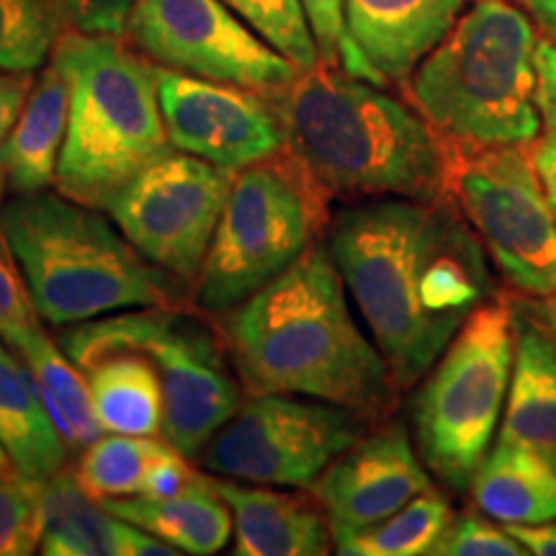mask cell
I'll list each match as a JSON object with an SVG mask.
<instances>
[{
	"label": "cell",
	"instance_id": "cell-9",
	"mask_svg": "<svg viewBox=\"0 0 556 556\" xmlns=\"http://www.w3.org/2000/svg\"><path fill=\"white\" fill-rule=\"evenodd\" d=\"M62 351L78 366L106 351L144 353L163 384V441L186 458L201 456L242 405L225 340L178 307L124 309L70 325Z\"/></svg>",
	"mask_w": 556,
	"mask_h": 556
},
{
	"label": "cell",
	"instance_id": "cell-27",
	"mask_svg": "<svg viewBox=\"0 0 556 556\" xmlns=\"http://www.w3.org/2000/svg\"><path fill=\"white\" fill-rule=\"evenodd\" d=\"M165 441L144 435L103 433L99 441L83 448L75 477L83 490L96 500L139 495L152 458Z\"/></svg>",
	"mask_w": 556,
	"mask_h": 556
},
{
	"label": "cell",
	"instance_id": "cell-30",
	"mask_svg": "<svg viewBox=\"0 0 556 556\" xmlns=\"http://www.w3.org/2000/svg\"><path fill=\"white\" fill-rule=\"evenodd\" d=\"M45 479L21 471L0 479V556H29L41 546Z\"/></svg>",
	"mask_w": 556,
	"mask_h": 556
},
{
	"label": "cell",
	"instance_id": "cell-18",
	"mask_svg": "<svg viewBox=\"0 0 556 556\" xmlns=\"http://www.w3.org/2000/svg\"><path fill=\"white\" fill-rule=\"evenodd\" d=\"M497 441L556 462V336L523 309H516V358Z\"/></svg>",
	"mask_w": 556,
	"mask_h": 556
},
{
	"label": "cell",
	"instance_id": "cell-12",
	"mask_svg": "<svg viewBox=\"0 0 556 556\" xmlns=\"http://www.w3.org/2000/svg\"><path fill=\"white\" fill-rule=\"evenodd\" d=\"M127 37L144 58L178 73L276 99L299 70L250 29L225 0H137Z\"/></svg>",
	"mask_w": 556,
	"mask_h": 556
},
{
	"label": "cell",
	"instance_id": "cell-23",
	"mask_svg": "<svg viewBox=\"0 0 556 556\" xmlns=\"http://www.w3.org/2000/svg\"><path fill=\"white\" fill-rule=\"evenodd\" d=\"M106 433L163 438V384L139 351H106L80 364Z\"/></svg>",
	"mask_w": 556,
	"mask_h": 556
},
{
	"label": "cell",
	"instance_id": "cell-20",
	"mask_svg": "<svg viewBox=\"0 0 556 556\" xmlns=\"http://www.w3.org/2000/svg\"><path fill=\"white\" fill-rule=\"evenodd\" d=\"M70 119V90L58 65L41 70L34 80L16 127L0 150V165L16 193H37L54 186L58 163L65 148Z\"/></svg>",
	"mask_w": 556,
	"mask_h": 556
},
{
	"label": "cell",
	"instance_id": "cell-29",
	"mask_svg": "<svg viewBox=\"0 0 556 556\" xmlns=\"http://www.w3.org/2000/svg\"><path fill=\"white\" fill-rule=\"evenodd\" d=\"M250 29L296 65L299 73L319 65V50L302 0H225Z\"/></svg>",
	"mask_w": 556,
	"mask_h": 556
},
{
	"label": "cell",
	"instance_id": "cell-8",
	"mask_svg": "<svg viewBox=\"0 0 556 556\" xmlns=\"http://www.w3.org/2000/svg\"><path fill=\"white\" fill-rule=\"evenodd\" d=\"M516 358V307L482 304L426 374L413 400L415 448L430 475L467 492L490 454Z\"/></svg>",
	"mask_w": 556,
	"mask_h": 556
},
{
	"label": "cell",
	"instance_id": "cell-5",
	"mask_svg": "<svg viewBox=\"0 0 556 556\" xmlns=\"http://www.w3.org/2000/svg\"><path fill=\"white\" fill-rule=\"evenodd\" d=\"M536 31L507 0H475L409 75V99L451 148L539 139Z\"/></svg>",
	"mask_w": 556,
	"mask_h": 556
},
{
	"label": "cell",
	"instance_id": "cell-32",
	"mask_svg": "<svg viewBox=\"0 0 556 556\" xmlns=\"http://www.w3.org/2000/svg\"><path fill=\"white\" fill-rule=\"evenodd\" d=\"M428 556H528V552L505 526H495L484 513L467 510L448 520Z\"/></svg>",
	"mask_w": 556,
	"mask_h": 556
},
{
	"label": "cell",
	"instance_id": "cell-40",
	"mask_svg": "<svg viewBox=\"0 0 556 556\" xmlns=\"http://www.w3.org/2000/svg\"><path fill=\"white\" fill-rule=\"evenodd\" d=\"M531 155H533V165H536L541 184H544V191L548 201H552L554 212H556V142L554 139H536L531 142Z\"/></svg>",
	"mask_w": 556,
	"mask_h": 556
},
{
	"label": "cell",
	"instance_id": "cell-1",
	"mask_svg": "<svg viewBox=\"0 0 556 556\" xmlns=\"http://www.w3.org/2000/svg\"><path fill=\"white\" fill-rule=\"evenodd\" d=\"M330 253L394 384L415 387L495 296L490 253L454 199H368L330 227Z\"/></svg>",
	"mask_w": 556,
	"mask_h": 556
},
{
	"label": "cell",
	"instance_id": "cell-31",
	"mask_svg": "<svg viewBox=\"0 0 556 556\" xmlns=\"http://www.w3.org/2000/svg\"><path fill=\"white\" fill-rule=\"evenodd\" d=\"M302 3L304 11H307L312 34H315L319 62L330 67H340L345 73L358 75V78L381 86L374 70L364 60V54L353 45L351 34H348L343 0H302Z\"/></svg>",
	"mask_w": 556,
	"mask_h": 556
},
{
	"label": "cell",
	"instance_id": "cell-2",
	"mask_svg": "<svg viewBox=\"0 0 556 556\" xmlns=\"http://www.w3.org/2000/svg\"><path fill=\"white\" fill-rule=\"evenodd\" d=\"M222 338L250 394H299L384 422L397 384L348 304L330 245L315 240L291 266L225 312Z\"/></svg>",
	"mask_w": 556,
	"mask_h": 556
},
{
	"label": "cell",
	"instance_id": "cell-7",
	"mask_svg": "<svg viewBox=\"0 0 556 556\" xmlns=\"http://www.w3.org/2000/svg\"><path fill=\"white\" fill-rule=\"evenodd\" d=\"M328 197L289 152L235 170L193 283L201 309L225 315L281 276L328 225Z\"/></svg>",
	"mask_w": 556,
	"mask_h": 556
},
{
	"label": "cell",
	"instance_id": "cell-4",
	"mask_svg": "<svg viewBox=\"0 0 556 556\" xmlns=\"http://www.w3.org/2000/svg\"><path fill=\"white\" fill-rule=\"evenodd\" d=\"M0 235L50 325L180 304L178 278L144 258L103 208L62 193H18L0 208Z\"/></svg>",
	"mask_w": 556,
	"mask_h": 556
},
{
	"label": "cell",
	"instance_id": "cell-38",
	"mask_svg": "<svg viewBox=\"0 0 556 556\" xmlns=\"http://www.w3.org/2000/svg\"><path fill=\"white\" fill-rule=\"evenodd\" d=\"M116 554L119 556H178L176 546L165 544L155 533L144 531L129 520L119 518V531H116Z\"/></svg>",
	"mask_w": 556,
	"mask_h": 556
},
{
	"label": "cell",
	"instance_id": "cell-16",
	"mask_svg": "<svg viewBox=\"0 0 556 556\" xmlns=\"http://www.w3.org/2000/svg\"><path fill=\"white\" fill-rule=\"evenodd\" d=\"M345 24L381 86L405 83L451 31L467 0H343Z\"/></svg>",
	"mask_w": 556,
	"mask_h": 556
},
{
	"label": "cell",
	"instance_id": "cell-13",
	"mask_svg": "<svg viewBox=\"0 0 556 556\" xmlns=\"http://www.w3.org/2000/svg\"><path fill=\"white\" fill-rule=\"evenodd\" d=\"M235 170L168 152L124 186L106 214L139 253L184 283H197Z\"/></svg>",
	"mask_w": 556,
	"mask_h": 556
},
{
	"label": "cell",
	"instance_id": "cell-11",
	"mask_svg": "<svg viewBox=\"0 0 556 556\" xmlns=\"http://www.w3.org/2000/svg\"><path fill=\"white\" fill-rule=\"evenodd\" d=\"M366 426V417L323 400L250 394L201 451V464L235 482L309 490Z\"/></svg>",
	"mask_w": 556,
	"mask_h": 556
},
{
	"label": "cell",
	"instance_id": "cell-43",
	"mask_svg": "<svg viewBox=\"0 0 556 556\" xmlns=\"http://www.w3.org/2000/svg\"><path fill=\"white\" fill-rule=\"evenodd\" d=\"M13 471H16V467H13V462H11L9 451H5V448H3V443H0V479L11 477Z\"/></svg>",
	"mask_w": 556,
	"mask_h": 556
},
{
	"label": "cell",
	"instance_id": "cell-35",
	"mask_svg": "<svg viewBox=\"0 0 556 556\" xmlns=\"http://www.w3.org/2000/svg\"><path fill=\"white\" fill-rule=\"evenodd\" d=\"M199 471L189 467V458L180 451H176L170 443H163L160 454L152 458L148 475H144V484L139 495L144 497H173L189 490Z\"/></svg>",
	"mask_w": 556,
	"mask_h": 556
},
{
	"label": "cell",
	"instance_id": "cell-19",
	"mask_svg": "<svg viewBox=\"0 0 556 556\" xmlns=\"http://www.w3.org/2000/svg\"><path fill=\"white\" fill-rule=\"evenodd\" d=\"M101 505L116 518L155 533L180 554L208 556L227 546L232 536V510L217 492L214 479L197 477L189 490L173 497H109Z\"/></svg>",
	"mask_w": 556,
	"mask_h": 556
},
{
	"label": "cell",
	"instance_id": "cell-33",
	"mask_svg": "<svg viewBox=\"0 0 556 556\" xmlns=\"http://www.w3.org/2000/svg\"><path fill=\"white\" fill-rule=\"evenodd\" d=\"M37 325L39 312L34 307L29 283L21 274L9 242L0 235V340L13 348Z\"/></svg>",
	"mask_w": 556,
	"mask_h": 556
},
{
	"label": "cell",
	"instance_id": "cell-42",
	"mask_svg": "<svg viewBox=\"0 0 556 556\" xmlns=\"http://www.w3.org/2000/svg\"><path fill=\"white\" fill-rule=\"evenodd\" d=\"M520 309L528 312L531 317H536L544 328L556 336V294L554 296H528L526 302H520Z\"/></svg>",
	"mask_w": 556,
	"mask_h": 556
},
{
	"label": "cell",
	"instance_id": "cell-17",
	"mask_svg": "<svg viewBox=\"0 0 556 556\" xmlns=\"http://www.w3.org/2000/svg\"><path fill=\"white\" fill-rule=\"evenodd\" d=\"M214 484L232 510L238 556H323L336 546L319 503L274 492L266 484L245 486L235 479H214Z\"/></svg>",
	"mask_w": 556,
	"mask_h": 556
},
{
	"label": "cell",
	"instance_id": "cell-37",
	"mask_svg": "<svg viewBox=\"0 0 556 556\" xmlns=\"http://www.w3.org/2000/svg\"><path fill=\"white\" fill-rule=\"evenodd\" d=\"M31 88V73H5V70H0V150H3L13 127H16Z\"/></svg>",
	"mask_w": 556,
	"mask_h": 556
},
{
	"label": "cell",
	"instance_id": "cell-34",
	"mask_svg": "<svg viewBox=\"0 0 556 556\" xmlns=\"http://www.w3.org/2000/svg\"><path fill=\"white\" fill-rule=\"evenodd\" d=\"M58 13L62 29L93 34V37H124L137 0H47Z\"/></svg>",
	"mask_w": 556,
	"mask_h": 556
},
{
	"label": "cell",
	"instance_id": "cell-41",
	"mask_svg": "<svg viewBox=\"0 0 556 556\" xmlns=\"http://www.w3.org/2000/svg\"><path fill=\"white\" fill-rule=\"evenodd\" d=\"M516 5L546 34V39L556 41V0H516Z\"/></svg>",
	"mask_w": 556,
	"mask_h": 556
},
{
	"label": "cell",
	"instance_id": "cell-3",
	"mask_svg": "<svg viewBox=\"0 0 556 556\" xmlns=\"http://www.w3.org/2000/svg\"><path fill=\"white\" fill-rule=\"evenodd\" d=\"M283 152L328 199H441L448 144L417 109L319 62L274 99Z\"/></svg>",
	"mask_w": 556,
	"mask_h": 556
},
{
	"label": "cell",
	"instance_id": "cell-10",
	"mask_svg": "<svg viewBox=\"0 0 556 556\" xmlns=\"http://www.w3.org/2000/svg\"><path fill=\"white\" fill-rule=\"evenodd\" d=\"M448 197L513 289L526 296L556 294V212L531 144L486 150L448 144Z\"/></svg>",
	"mask_w": 556,
	"mask_h": 556
},
{
	"label": "cell",
	"instance_id": "cell-28",
	"mask_svg": "<svg viewBox=\"0 0 556 556\" xmlns=\"http://www.w3.org/2000/svg\"><path fill=\"white\" fill-rule=\"evenodd\" d=\"M60 31L47 0H0V70L34 73L52 54Z\"/></svg>",
	"mask_w": 556,
	"mask_h": 556
},
{
	"label": "cell",
	"instance_id": "cell-39",
	"mask_svg": "<svg viewBox=\"0 0 556 556\" xmlns=\"http://www.w3.org/2000/svg\"><path fill=\"white\" fill-rule=\"evenodd\" d=\"M507 533L520 541V546L533 556H556V518L546 523H505Z\"/></svg>",
	"mask_w": 556,
	"mask_h": 556
},
{
	"label": "cell",
	"instance_id": "cell-36",
	"mask_svg": "<svg viewBox=\"0 0 556 556\" xmlns=\"http://www.w3.org/2000/svg\"><path fill=\"white\" fill-rule=\"evenodd\" d=\"M536 106L546 137L556 142V41L536 45Z\"/></svg>",
	"mask_w": 556,
	"mask_h": 556
},
{
	"label": "cell",
	"instance_id": "cell-44",
	"mask_svg": "<svg viewBox=\"0 0 556 556\" xmlns=\"http://www.w3.org/2000/svg\"><path fill=\"white\" fill-rule=\"evenodd\" d=\"M5 189H9V173H5L3 165H0V201L5 197Z\"/></svg>",
	"mask_w": 556,
	"mask_h": 556
},
{
	"label": "cell",
	"instance_id": "cell-15",
	"mask_svg": "<svg viewBox=\"0 0 556 556\" xmlns=\"http://www.w3.org/2000/svg\"><path fill=\"white\" fill-rule=\"evenodd\" d=\"M430 486L428 467L402 422H387L343 451L309 486L332 541L384 520Z\"/></svg>",
	"mask_w": 556,
	"mask_h": 556
},
{
	"label": "cell",
	"instance_id": "cell-25",
	"mask_svg": "<svg viewBox=\"0 0 556 556\" xmlns=\"http://www.w3.org/2000/svg\"><path fill=\"white\" fill-rule=\"evenodd\" d=\"M119 518L88 495L75 471L60 469L45 479L41 495V546L45 556H119Z\"/></svg>",
	"mask_w": 556,
	"mask_h": 556
},
{
	"label": "cell",
	"instance_id": "cell-24",
	"mask_svg": "<svg viewBox=\"0 0 556 556\" xmlns=\"http://www.w3.org/2000/svg\"><path fill=\"white\" fill-rule=\"evenodd\" d=\"M18 358L29 366L34 384H37L47 413L52 415L62 441L70 451H83L90 443L99 441L106 433L101 428L93 409V397L83 368L60 351L47 336L45 328L37 325L13 345Z\"/></svg>",
	"mask_w": 556,
	"mask_h": 556
},
{
	"label": "cell",
	"instance_id": "cell-21",
	"mask_svg": "<svg viewBox=\"0 0 556 556\" xmlns=\"http://www.w3.org/2000/svg\"><path fill=\"white\" fill-rule=\"evenodd\" d=\"M469 492L477 510L497 523H546L556 518V462L520 443L497 441Z\"/></svg>",
	"mask_w": 556,
	"mask_h": 556
},
{
	"label": "cell",
	"instance_id": "cell-22",
	"mask_svg": "<svg viewBox=\"0 0 556 556\" xmlns=\"http://www.w3.org/2000/svg\"><path fill=\"white\" fill-rule=\"evenodd\" d=\"M0 443L13 467L31 479H50L65 469L67 443L62 441L29 366L0 340Z\"/></svg>",
	"mask_w": 556,
	"mask_h": 556
},
{
	"label": "cell",
	"instance_id": "cell-14",
	"mask_svg": "<svg viewBox=\"0 0 556 556\" xmlns=\"http://www.w3.org/2000/svg\"><path fill=\"white\" fill-rule=\"evenodd\" d=\"M157 99L173 150L242 170L283 150L274 99L229 83L155 67Z\"/></svg>",
	"mask_w": 556,
	"mask_h": 556
},
{
	"label": "cell",
	"instance_id": "cell-26",
	"mask_svg": "<svg viewBox=\"0 0 556 556\" xmlns=\"http://www.w3.org/2000/svg\"><path fill=\"white\" fill-rule=\"evenodd\" d=\"M454 518L448 500L428 486L397 513L361 531L336 536L343 556H420L428 554Z\"/></svg>",
	"mask_w": 556,
	"mask_h": 556
},
{
	"label": "cell",
	"instance_id": "cell-6",
	"mask_svg": "<svg viewBox=\"0 0 556 556\" xmlns=\"http://www.w3.org/2000/svg\"><path fill=\"white\" fill-rule=\"evenodd\" d=\"M52 62L70 90L67 137L54 189L103 208L124 186L173 152L157 99V75L119 37L67 31Z\"/></svg>",
	"mask_w": 556,
	"mask_h": 556
}]
</instances>
